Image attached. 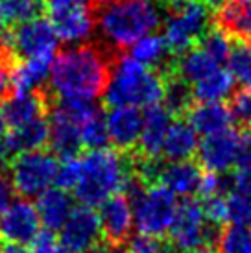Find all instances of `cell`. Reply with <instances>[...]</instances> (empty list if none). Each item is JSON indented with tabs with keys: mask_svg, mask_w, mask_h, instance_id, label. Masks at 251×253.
Segmentation results:
<instances>
[{
	"mask_svg": "<svg viewBox=\"0 0 251 253\" xmlns=\"http://www.w3.org/2000/svg\"><path fill=\"white\" fill-rule=\"evenodd\" d=\"M117 56L100 41L72 44L52 59L48 91L59 98H100L111 80Z\"/></svg>",
	"mask_w": 251,
	"mask_h": 253,
	"instance_id": "obj_1",
	"label": "cell"
},
{
	"mask_svg": "<svg viewBox=\"0 0 251 253\" xmlns=\"http://www.w3.org/2000/svg\"><path fill=\"white\" fill-rule=\"evenodd\" d=\"M94 13L98 41L115 54H126L139 39L159 28L167 9L161 0H119Z\"/></svg>",
	"mask_w": 251,
	"mask_h": 253,
	"instance_id": "obj_2",
	"label": "cell"
},
{
	"mask_svg": "<svg viewBox=\"0 0 251 253\" xmlns=\"http://www.w3.org/2000/svg\"><path fill=\"white\" fill-rule=\"evenodd\" d=\"M80 161L82 174L74 187V194L87 207H98L109 196L120 192L127 172L131 170V155L107 146L89 150Z\"/></svg>",
	"mask_w": 251,
	"mask_h": 253,
	"instance_id": "obj_3",
	"label": "cell"
},
{
	"mask_svg": "<svg viewBox=\"0 0 251 253\" xmlns=\"http://www.w3.org/2000/svg\"><path fill=\"white\" fill-rule=\"evenodd\" d=\"M165 76L154 69H146L131 56L119 54L115 57L111 80L104 91L107 106L148 107L163 102Z\"/></svg>",
	"mask_w": 251,
	"mask_h": 253,
	"instance_id": "obj_4",
	"label": "cell"
},
{
	"mask_svg": "<svg viewBox=\"0 0 251 253\" xmlns=\"http://www.w3.org/2000/svg\"><path fill=\"white\" fill-rule=\"evenodd\" d=\"M210 13L200 0H187L175 7H167L163 19L165 41L174 56H179L200 41L209 30Z\"/></svg>",
	"mask_w": 251,
	"mask_h": 253,
	"instance_id": "obj_5",
	"label": "cell"
},
{
	"mask_svg": "<svg viewBox=\"0 0 251 253\" xmlns=\"http://www.w3.org/2000/svg\"><path fill=\"white\" fill-rule=\"evenodd\" d=\"M57 157L46 150H30L13 155L9 167V181L19 196L35 198L50 189L56 181Z\"/></svg>",
	"mask_w": 251,
	"mask_h": 253,
	"instance_id": "obj_6",
	"label": "cell"
},
{
	"mask_svg": "<svg viewBox=\"0 0 251 253\" xmlns=\"http://www.w3.org/2000/svg\"><path fill=\"white\" fill-rule=\"evenodd\" d=\"M133 207V225L140 235L163 239L174 220L177 200L172 190L161 183L148 185L144 192L137 198Z\"/></svg>",
	"mask_w": 251,
	"mask_h": 253,
	"instance_id": "obj_7",
	"label": "cell"
},
{
	"mask_svg": "<svg viewBox=\"0 0 251 253\" xmlns=\"http://www.w3.org/2000/svg\"><path fill=\"white\" fill-rule=\"evenodd\" d=\"M218 233L220 231L216 225L209 224L203 214L202 202L190 196L177 204L172 225L168 229V242L174 248V252H185L198 246H209L218 239Z\"/></svg>",
	"mask_w": 251,
	"mask_h": 253,
	"instance_id": "obj_8",
	"label": "cell"
},
{
	"mask_svg": "<svg viewBox=\"0 0 251 253\" xmlns=\"http://www.w3.org/2000/svg\"><path fill=\"white\" fill-rule=\"evenodd\" d=\"M9 41L19 59L54 57L59 44L56 30L44 13L13 26L9 30Z\"/></svg>",
	"mask_w": 251,
	"mask_h": 253,
	"instance_id": "obj_9",
	"label": "cell"
},
{
	"mask_svg": "<svg viewBox=\"0 0 251 253\" xmlns=\"http://www.w3.org/2000/svg\"><path fill=\"white\" fill-rule=\"evenodd\" d=\"M240 139L242 135L233 127L205 135V139L198 144L196 152L200 167H203L207 172H216V174H225L231 169H235L240 150Z\"/></svg>",
	"mask_w": 251,
	"mask_h": 253,
	"instance_id": "obj_10",
	"label": "cell"
},
{
	"mask_svg": "<svg viewBox=\"0 0 251 253\" xmlns=\"http://www.w3.org/2000/svg\"><path fill=\"white\" fill-rule=\"evenodd\" d=\"M48 19L56 30V36L65 44L85 42L96 30V13L87 4H70V6L48 9Z\"/></svg>",
	"mask_w": 251,
	"mask_h": 253,
	"instance_id": "obj_11",
	"label": "cell"
},
{
	"mask_svg": "<svg viewBox=\"0 0 251 253\" xmlns=\"http://www.w3.org/2000/svg\"><path fill=\"white\" fill-rule=\"evenodd\" d=\"M41 229L35 205L26 200H13L0 214V239L7 244H32Z\"/></svg>",
	"mask_w": 251,
	"mask_h": 253,
	"instance_id": "obj_12",
	"label": "cell"
},
{
	"mask_svg": "<svg viewBox=\"0 0 251 253\" xmlns=\"http://www.w3.org/2000/svg\"><path fill=\"white\" fill-rule=\"evenodd\" d=\"M59 233H61V244L76 253H89L104 239L98 212H94V209L87 205L72 209Z\"/></svg>",
	"mask_w": 251,
	"mask_h": 253,
	"instance_id": "obj_13",
	"label": "cell"
},
{
	"mask_svg": "<svg viewBox=\"0 0 251 253\" xmlns=\"http://www.w3.org/2000/svg\"><path fill=\"white\" fill-rule=\"evenodd\" d=\"M48 113V142L52 148V154L59 159L78 155L80 148H82V137H80L82 122L76 117H72L54 96L50 100Z\"/></svg>",
	"mask_w": 251,
	"mask_h": 253,
	"instance_id": "obj_14",
	"label": "cell"
},
{
	"mask_svg": "<svg viewBox=\"0 0 251 253\" xmlns=\"http://www.w3.org/2000/svg\"><path fill=\"white\" fill-rule=\"evenodd\" d=\"M98 220L102 227V237L107 242L124 244L129 239L133 229V207L131 202L122 194L117 192L109 196L105 202L98 205Z\"/></svg>",
	"mask_w": 251,
	"mask_h": 253,
	"instance_id": "obj_15",
	"label": "cell"
},
{
	"mask_svg": "<svg viewBox=\"0 0 251 253\" xmlns=\"http://www.w3.org/2000/svg\"><path fill=\"white\" fill-rule=\"evenodd\" d=\"M109 142L122 154H131L137 148L142 131V113L133 106H115L105 115Z\"/></svg>",
	"mask_w": 251,
	"mask_h": 253,
	"instance_id": "obj_16",
	"label": "cell"
},
{
	"mask_svg": "<svg viewBox=\"0 0 251 253\" xmlns=\"http://www.w3.org/2000/svg\"><path fill=\"white\" fill-rule=\"evenodd\" d=\"M170 124L172 115L163 104L148 106L142 113V131L137 144V155L146 159H159Z\"/></svg>",
	"mask_w": 251,
	"mask_h": 253,
	"instance_id": "obj_17",
	"label": "cell"
},
{
	"mask_svg": "<svg viewBox=\"0 0 251 253\" xmlns=\"http://www.w3.org/2000/svg\"><path fill=\"white\" fill-rule=\"evenodd\" d=\"M202 167L198 163L190 161H168V165H161L157 181L172 190L175 196L190 198L198 192L202 183Z\"/></svg>",
	"mask_w": 251,
	"mask_h": 253,
	"instance_id": "obj_18",
	"label": "cell"
},
{
	"mask_svg": "<svg viewBox=\"0 0 251 253\" xmlns=\"http://www.w3.org/2000/svg\"><path fill=\"white\" fill-rule=\"evenodd\" d=\"M214 13L218 30L237 42L251 44V0H227Z\"/></svg>",
	"mask_w": 251,
	"mask_h": 253,
	"instance_id": "obj_19",
	"label": "cell"
},
{
	"mask_svg": "<svg viewBox=\"0 0 251 253\" xmlns=\"http://www.w3.org/2000/svg\"><path fill=\"white\" fill-rule=\"evenodd\" d=\"M35 209L39 214V222L44 225V229L59 231L74 209V202L67 190L59 189V187L56 189L50 187L37 196Z\"/></svg>",
	"mask_w": 251,
	"mask_h": 253,
	"instance_id": "obj_20",
	"label": "cell"
},
{
	"mask_svg": "<svg viewBox=\"0 0 251 253\" xmlns=\"http://www.w3.org/2000/svg\"><path fill=\"white\" fill-rule=\"evenodd\" d=\"M129 56L137 63L144 65L146 69H154V71L161 72L163 76L174 72V54L170 52L163 36L150 34V36L139 39L131 46Z\"/></svg>",
	"mask_w": 251,
	"mask_h": 253,
	"instance_id": "obj_21",
	"label": "cell"
},
{
	"mask_svg": "<svg viewBox=\"0 0 251 253\" xmlns=\"http://www.w3.org/2000/svg\"><path fill=\"white\" fill-rule=\"evenodd\" d=\"M187 122L196 129V133L210 135L227 129L233 124V117L227 106L222 102H198L187 109Z\"/></svg>",
	"mask_w": 251,
	"mask_h": 253,
	"instance_id": "obj_22",
	"label": "cell"
},
{
	"mask_svg": "<svg viewBox=\"0 0 251 253\" xmlns=\"http://www.w3.org/2000/svg\"><path fill=\"white\" fill-rule=\"evenodd\" d=\"M48 117L42 115L37 119L30 120L19 127H11V131L4 137L7 150L11 155L30 152V150H41L48 144Z\"/></svg>",
	"mask_w": 251,
	"mask_h": 253,
	"instance_id": "obj_23",
	"label": "cell"
},
{
	"mask_svg": "<svg viewBox=\"0 0 251 253\" xmlns=\"http://www.w3.org/2000/svg\"><path fill=\"white\" fill-rule=\"evenodd\" d=\"M198 133L187 120H174L167 131L161 155L167 161H187L198 152Z\"/></svg>",
	"mask_w": 251,
	"mask_h": 253,
	"instance_id": "obj_24",
	"label": "cell"
},
{
	"mask_svg": "<svg viewBox=\"0 0 251 253\" xmlns=\"http://www.w3.org/2000/svg\"><path fill=\"white\" fill-rule=\"evenodd\" d=\"M220 67L216 61H212L198 44L190 46L179 56H174V74L181 78L185 84L192 85L200 82L202 78L209 76Z\"/></svg>",
	"mask_w": 251,
	"mask_h": 253,
	"instance_id": "obj_25",
	"label": "cell"
},
{
	"mask_svg": "<svg viewBox=\"0 0 251 253\" xmlns=\"http://www.w3.org/2000/svg\"><path fill=\"white\" fill-rule=\"evenodd\" d=\"M233 89H235V80L231 72L222 67H218L214 72L202 78L190 87L194 102H222L233 94Z\"/></svg>",
	"mask_w": 251,
	"mask_h": 253,
	"instance_id": "obj_26",
	"label": "cell"
},
{
	"mask_svg": "<svg viewBox=\"0 0 251 253\" xmlns=\"http://www.w3.org/2000/svg\"><path fill=\"white\" fill-rule=\"evenodd\" d=\"M42 0H0V30H9L44 13Z\"/></svg>",
	"mask_w": 251,
	"mask_h": 253,
	"instance_id": "obj_27",
	"label": "cell"
},
{
	"mask_svg": "<svg viewBox=\"0 0 251 253\" xmlns=\"http://www.w3.org/2000/svg\"><path fill=\"white\" fill-rule=\"evenodd\" d=\"M194 104L190 85L185 84L181 78L174 72L165 76V94H163V106L167 107L172 117H181L187 109Z\"/></svg>",
	"mask_w": 251,
	"mask_h": 253,
	"instance_id": "obj_28",
	"label": "cell"
},
{
	"mask_svg": "<svg viewBox=\"0 0 251 253\" xmlns=\"http://www.w3.org/2000/svg\"><path fill=\"white\" fill-rule=\"evenodd\" d=\"M80 137H82V146L87 148V150H98V148H105L109 144L107 120H105V113L100 107H96L82 122Z\"/></svg>",
	"mask_w": 251,
	"mask_h": 253,
	"instance_id": "obj_29",
	"label": "cell"
},
{
	"mask_svg": "<svg viewBox=\"0 0 251 253\" xmlns=\"http://www.w3.org/2000/svg\"><path fill=\"white\" fill-rule=\"evenodd\" d=\"M227 63L233 80L242 84V87H251V44L237 42L231 46Z\"/></svg>",
	"mask_w": 251,
	"mask_h": 253,
	"instance_id": "obj_30",
	"label": "cell"
},
{
	"mask_svg": "<svg viewBox=\"0 0 251 253\" xmlns=\"http://www.w3.org/2000/svg\"><path fill=\"white\" fill-rule=\"evenodd\" d=\"M218 253H251V233L242 225H227L218 233Z\"/></svg>",
	"mask_w": 251,
	"mask_h": 253,
	"instance_id": "obj_31",
	"label": "cell"
},
{
	"mask_svg": "<svg viewBox=\"0 0 251 253\" xmlns=\"http://www.w3.org/2000/svg\"><path fill=\"white\" fill-rule=\"evenodd\" d=\"M196 44H198L212 61H216L220 67H222V65L227 61V57H229V52H231L229 37L225 36L222 30H218L216 26H214V28L209 26V30L200 37V41L196 42Z\"/></svg>",
	"mask_w": 251,
	"mask_h": 253,
	"instance_id": "obj_32",
	"label": "cell"
},
{
	"mask_svg": "<svg viewBox=\"0 0 251 253\" xmlns=\"http://www.w3.org/2000/svg\"><path fill=\"white\" fill-rule=\"evenodd\" d=\"M227 205V222L231 225H246L251 224V194L233 190L229 196H225Z\"/></svg>",
	"mask_w": 251,
	"mask_h": 253,
	"instance_id": "obj_33",
	"label": "cell"
},
{
	"mask_svg": "<svg viewBox=\"0 0 251 253\" xmlns=\"http://www.w3.org/2000/svg\"><path fill=\"white\" fill-rule=\"evenodd\" d=\"M82 174V161L80 157H65L59 159L57 163V172H56V185L63 190H74L78 179Z\"/></svg>",
	"mask_w": 251,
	"mask_h": 253,
	"instance_id": "obj_34",
	"label": "cell"
},
{
	"mask_svg": "<svg viewBox=\"0 0 251 253\" xmlns=\"http://www.w3.org/2000/svg\"><path fill=\"white\" fill-rule=\"evenodd\" d=\"M229 111L233 120H237L242 126L251 124V87H242L240 91H233L229 102Z\"/></svg>",
	"mask_w": 251,
	"mask_h": 253,
	"instance_id": "obj_35",
	"label": "cell"
},
{
	"mask_svg": "<svg viewBox=\"0 0 251 253\" xmlns=\"http://www.w3.org/2000/svg\"><path fill=\"white\" fill-rule=\"evenodd\" d=\"M127 253H175L170 242H165L159 237H148V235H139L129 240L127 244Z\"/></svg>",
	"mask_w": 251,
	"mask_h": 253,
	"instance_id": "obj_36",
	"label": "cell"
},
{
	"mask_svg": "<svg viewBox=\"0 0 251 253\" xmlns=\"http://www.w3.org/2000/svg\"><path fill=\"white\" fill-rule=\"evenodd\" d=\"M203 214L207 218V222L212 225L227 224V205H225V194H216V196H207L202 202Z\"/></svg>",
	"mask_w": 251,
	"mask_h": 253,
	"instance_id": "obj_37",
	"label": "cell"
},
{
	"mask_svg": "<svg viewBox=\"0 0 251 253\" xmlns=\"http://www.w3.org/2000/svg\"><path fill=\"white\" fill-rule=\"evenodd\" d=\"M231 181H227V177H223V174H216V172H207L202 176V183L198 192L203 198L207 196H216V194H227Z\"/></svg>",
	"mask_w": 251,
	"mask_h": 253,
	"instance_id": "obj_38",
	"label": "cell"
},
{
	"mask_svg": "<svg viewBox=\"0 0 251 253\" xmlns=\"http://www.w3.org/2000/svg\"><path fill=\"white\" fill-rule=\"evenodd\" d=\"M231 185L240 192L251 194V161L235 165V174L231 177Z\"/></svg>",
	"mask_w": 251,
	"mask_h": 253,
	"instance_id": "obj_39",
	"label": "cell"
},
{
	"mask_svg": "<svg viewBox=\"0 0 251 253\" xmlns=\"http://www.w3.org/2000/svg\"><path fill=\"white\" fill-rule=\"evenodd\" d=\"M13 185L9 181V177H6L0 172V214L6 211L7 205L13 202Z\"/></svg>",
	"mask_w": 251,
	"mask_h": 253,
	"instance_id": "obj_40",
	"label": "cell"
},
{
	"mask_svg": "<svg viewBox=\"0 0 251 253\" xmlns=\"http://www.w3.org/2000/svg\"><path fill=\"white\" fill-rule=\"evenodd\" d=\"M89 253H127V246L124 244H117V242H100L92 248Z\"/></svg>",
	"mask_w": 251,
	"mask_h": 253,
	"instance_id": "obj_41",
	"label": "cell"
},
{
	"mask_svg": "<svg viewBox=\"0 0 251 253\" xmlns=\"http://www.w3.org/2000/svg\"><path fill=\"white\" fill-rule=\"evenodd\" d=\"M9 159H11V154H9L6 142H4V139H2V141H0V172H4V170L7 169Z\"/></svg>",
	"mask_w": 251,
	"mask_h": 253,
	"instance_id": "obj_42",
	"label": "cell"
},
{
	"mask_svg": "<svg viewBox=\"0 0 251 253\" xmlns=\"http://www.w3.org/2000/svg\"><path fill=\"white\" fill-rule=\"evenodd\" d=\"M2 253H34V250L26 248L24 244H6Z\"/></svg>",
	"mask_w": 251,
	"mask_h": 253,
	"instance_id": "obj_43",
	"label": "cell"
},
{
	"mask_svg": "<svg viewBox=\"0 0 251 253\" xmlns=\"http://www.w3.org/2000/svg\"><path fill=\"white\" fill-rule=\"evenodd\" d=\"M87 2H89V7H91L92 11H98V9L109 6V4H115L119 0H87Z\"/></svg>",
	"mask_w": 251,
	"mask_h": 253,
	"instance_id": "obj_44",
	"label": "cell"
},
{
	"mask_svg": "<svg viewBox=\"0 0 251 253\" xmlns=\"http://www.w3.org/2000/svg\"><path fill=\"white\" fill-rule=\"evenodd\" d=\"M200 2H202L203 6L207 7L209 11H218V9H220L227 0H200Z\"/></svg>",
	"mask_w": 251,
	"mask_h": 253,
	"instance_id": "obj_45",
	"label": "cell"
},
{
	"mask_svg": "<svg viewBox=\"0 0 251 253\" xmlns=\"http://www.w3.org/2000/svg\"><path fill=\"white\" fill-rule=\"evenodd\" d=\"M44 253H76V252H72V250H70V248H67L65 244L54 242V244H52V246H50Z\"/></svg>",
	"mask_w": 251,
	"mask_h": 253,
	"instance_id": "obj_46",
	"label": "cell"
},
{
	"mask_svg": "<svg viewBox=\"0 0 251 253\" xmlns=\"http://www.w3.org/2000/svg\"><path fill=\"white\" fill-rule=\"evenodd\" d=\"M181 253H216L210 246H198V248H192V250H185Z\"/></svg>",
	"mask_w": 251,
	"mask_h": 253,
	"instance_id": "obj_47",
	"label": "cell"
},
{
	"mask_svg": "<svg viewBox=\"0 0 251 253\" xmlns=\"http://www.w3.org/2000/svg\"><path fill=\"white\" fill-rule=\"evenodd\" d=\"M6 131V120H4V115H2V107H0V137Z\"/></svg>",
	"mask_w": 251,
	"mask_h": 253,
	"instance_id": "obj_48",
	"label": "cell"
},
{
	"mask_svg": "<svg viewBox=\"0 0 251 253\" xmlns=\"http://www.w3.org/2000/svg\"><path fill=\"white\" fill-rule=\"evenodd\" d=\"M250 233H251V224H250Z\"/></svg>",
	"mask_w": 251,
	"mask_h": 253,
	"instance_id": "obj_49",
	"label": "cell"
},
{
	"mask_svg": "<svg viewBox=\"0 0 251 253\" xmlns=\"http://www.w3.org/2000/svg\"><path fill=\"white\" fill-rule=\"evenodd\" d=\"M0 253H2V250H0Z\"/></svg>",
	"mask_w": 251,
	"mask_h": 253,
	"instance_id": "obj_50",
	"label": "cell"
}]
</instances>
